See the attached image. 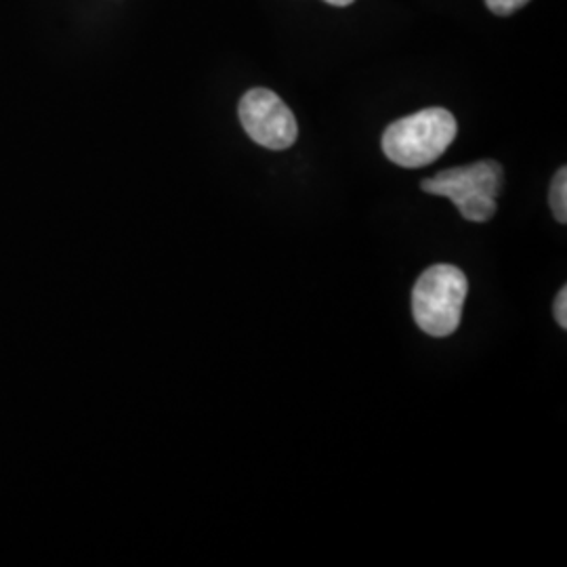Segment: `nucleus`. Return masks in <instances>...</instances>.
Segmentation results:
<instances>
[{"label":"nucleus","mask_w":567,"mask_h":567,"mask_svg":"<svg viewBox=\"0 0 567 567\" xmlns=\"http://www.w3.org/2000/svg\"><path fill=\"white\" fill-rule=\"evenodd\" d=\"M328 4H334V7H347V4H351L353 0H326Z\"/></svg>","instance_id":"6e6552de"},{"label":"nucleus","mask_w":567,"mask_h":567,"mask_svg":"<svg viewBox=\"0 0 567 567\" xmlns=\"http://www.w3.org/2000/svg\"><path fill=\"white\" fill-rule=\"evenodd\" d=\"M238 116L248 137L267 150L282 152L297 142L295 114L269 89H250L240 100Z\"/></svg>","instance_id":"20e7f679"},{"label":"nucleus","mask_w":567,"mask_h":567,"mask_svg":"<svg viewBox=\"0 0 567 567\" xmlns=\"http://www.w3.org/2000/svg\"><path fill=\"white\" fill-rule=\"evenodd\" d=\"M458 122L444 107H429L386 126L383 152L404 168H423L435 163L456 140Z\"/></svg>","instance_id":"f257e3e1"},{"label":"nucleus","mask_w":567,"mask_h":567,"mask_svg":"<svg viewBox=\"0 0 567 567\" xmlns=\"http://www.w3.org/2000/svg\"><path fill=\"white\" fill-rule=\"evenodd\" d=\"M468 292L465 274L454 265H433L412 290V316L429 337H450L463 318Z\"/></svg>","instance_id":"f03ea898"},{"label":"nucleus","mask_w":567,"mask_h":567,"mask_svg":"<svg viewBox=\"0 0 567 567\" xmlns=\"http://www.w3.org/2000/svg\"><path fill=\"white\" fill-rule=\"evenodd\" d=\"M529 0H486L487 9L501 18H507L511 13H515L517 9H522Z\"/></svg>","instance_id":"423d86ee"},{"label":"nucleus","mask_w":567,"mask_h":567,"mask_svg":"<svg viewBox=\"0 0 567 567\" xmlns=\"http://www.w3.org/2000/svg\"><path fill=\"white\" fill-rule=\"evenodd\" d=\"M505 171L494 161L447 168L423 182V192L446 196L466 221L486 224L496 215V196L503 192Z\"/></svg>","instance_id":"7ed1b4c3"},{"label":"nucleus","mask_w":567,"mask_h":567,"mask_svg":"<svg viewBox=\"0 0 567 567\" xmlns=\"http://www.w3.org/2000/svg\"><path fill=\"white\" fill-rule=\"evenodd\" d=\"M550 208L559 224H567V171L559 168L550 185Z\"/></svg>","instance_id":"39448f33"},{"label":"nucleus","mask_w":567,"mask_h":567,"mask_svg":"<svg viewBox=\"0 0 567 567\" xmlns=\"http://www.w3.org/2000/svg\"><path fill=\"white\" fill-rule=\"evenodd\" d=\"M555 320L564 330L567 328V288H561L555 299Z\"/></svg>","instance_id":"0eeeda50"}]
</instances>
